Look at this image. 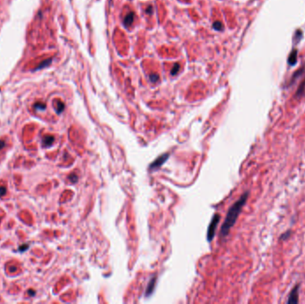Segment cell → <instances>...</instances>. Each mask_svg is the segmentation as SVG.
<instances>
[{"mask_svg": "<svg viewBox=\"0 0 305 304\" xmlns=\"http://www.w3.org/2000/svg\"><path fill=\"white\" fill-rule=\"evenodd\" d=\"M6 188L5 187H0V197H2L3 195H6Z\"/></svg>", "mask_w": 305, "mask_h": 304, "instance_id": "ac0fdd59", "label": "cell"}, {"mask_svg": "<svg viewBox=\"0 0 305 304\" xmlns=\"http://www.w3.org/2000/svg\"><path fill=\"white\" fill-rule=\"evenodd\" d=\"M63 109H64V104H63V103H62V102H60V101L57 102L56 112H57L58 113H61V112H62L63 111Z\"/></svg>", "mask_w": 305, "mask_h": 304, "instance_id": "7c38bea8", "label": "cell"}, {"mask_svg": "<svg viewBox=\"0 0 305 304\" xmlns=\"http://www.w3.org/2000/svg\"><path fill=\"white\" fill-rule=\"evenodd\" d=\"M54 140H55L54 137H52V136H47L43 139V145L45 146H51L54 143Z\"/></svg>", "mask_w": 305, "mask_h": 304, "instance_id": "30bf717a", "label": "cell"}, {"mask_svg": "<svg viewBox=\"0 0 305 304\" xmlns=\"http://www.w3.org/2000/svg\"><path fill=\"white\" fill-rule=\"evenodd\" d=\"M299 287H300V285H295V286L293 288V290L291 291V293H290L289 294V297H288V300H287V303L289 304L298 303V302H299V295H298Z\"/></svg>", "mask_w": 305, "mask_h": 304, "instance_id": "3957f363", "label": "cell"}, {"mask_svg": "<svg viewBox=\"0 0 305 304\" xmlns=\"http://www.w3.org/2000/svg\"><path fill=\"white\" fill-rule=\"evenodd\" d=\"M290 235H291V231L288 230V231H286V233H284V234H282L281 236H280V239L281 240H286L287 238H289Z\"/></svg>", "mask_w": 305, "mask_h": 304, "instance_id": "2e32d148", "label": "cell"}, {"mask_svg": "<svg viewBox=\"0 0 305 304\" xmlns=\"http://www.w3.org/2000/svg\"><path fill=\"white\" fill-rule=\"evenodd\" d=\"M168 158H169V154H164L161 155L160 157H158L156 160L150 165V169H157V168H159L160 166H162L163 164L164 163Z\"/></svg>", "mask_w": 305, "mask_h": 304, "instance_id": "277c9868", "label": "cell"}, {"mask_svg": "<svg viewBox=\"0 0 305 304\" xmlns=\"http://www.w3.org/2000/svg\"><path fill=\"white\" fill-rule=\"evenodd\" d=\"M180 64H179V63H176V64H174V66L172 67V70H171V72H172V75H175V74H177V73H178V71L180 70Z\"/></svg>", "mask_w": 305, "mask_h": 304, "instance_id": "4fadbf2b", "label": "cell"}, {"mask_svg": "<svg viewBox=\"0 0 305 304\" xmlns=\"http://www.w3.org/2000/svg\"><path fill=\"white\" fill-rule=\"evenodd\" d=\"M5 146V142L4 141H0V150Z\"/></svg>", "mask_w": 305, "mask_h": 304, "instance_id": "ffe728a7", "label": "cell"}, {"mask_svg": "<svg viewBox=\"0 0 305 304\" xmlns=\"http://www.w3.org/2000/svg\"><path fill=\"white\" fill-rule=\"evenodd\" d=\"M155 285H156V277H154L150 280V282L148 283V285H147V287L146 289V296L147 297L150 296V295L154 293L155 287Z\"/></svg>", "mask_w": 305, "mask_h": 304, "instance_id": "5b68a950", "label": "cell"}, {"mask_svg": "<svg viewBox=\"0 0 305 304\" xmlns=\"http://www.w3.org/2000/svg\"><path fill=\"white\" fill-rule=\"evenodd\" d=\"M150 78L153 82H156L158 78H159V76L157 74H153V75H150Z\"/></svg>", "mask_w": 305, "mask_h": 304, "instance_id": "e0dca14e", "label": "cell"}, {"mask_svg": "<svg viewBox=\"0 0 305 304\" xmlns=\"http://www.w3.org/2000/svg\"><path fill=\"white\" fill-rule=\"evenodd\" d=\"M219 219H220V216L219 214H215L213 216L212 219H211V223H210L209 227H208V231H207V240L209 242H211V240L213 239L214 235H215L216 228H217V226L219 224Z\"/></svg>", "mask_w": 305, "mask_h": 304, "instance_id": "7a4b0ae2", "label": "cell"}, {"mask_svg": "<svg viewBox=\"0 0 305 304\" xmlns=\"http://www.w3.org/2000/svg\"><path fill=\"white\" fill-rule=\"evenodd\" d=\"M70 179L71 180V182H72V183H75V182L77 181V179H77V177H76L75 175H71V177H70Z\"/></svg>", "mask_w": 305, "mask_h": 304, "instance_id": "d6986e66", "label": "cell"}, {"mask_svg": "<svg viewBox=\"0 0 305 304\" xmlns=\"http://www.w3.org/2000/svg\"><path fill=\"white\" fill-rule=\"evenodd\" d=\"M134 17H135V14L134 13H129V14H128L126 15L125 19H124V22H123V23H124L126 27H129V26H130L131 24L133 23Z\"/></svg>", "mask_w": 305, "mask_h": 304, "instance_id": "ba28073f", "label": "cell"}, {"mask_svg": "<svg viewBox=\"0 0 305 304\" xmlns=\"http://www.w3.org/2000/svg\"><path fill=\"white\" fill-rule=\"evenodd\" d=\"M34 108L36 110H45L46 109V105L42 103H37L34 104Z\"/></svg>", "mask_w": 305, "mask_h": 304, "instance_id": "9a60e30c", "label": "cell"}, {"mask_svg": "<svg viewBox=\"0 0 305 304\" xmlns=\"http://www.w3.org/2000/svg\"><path fill=\"white\" fill-rule=\"evenodd\" d=\"M248 195H249L248 192H245L244 194H243L241 195V197L239 198V200H237L232 205V207L229 209V211H227L225 221H224L223 225L221 226V229H220L221 236H226L229 233V230L231 229L232 226H234V224H235L236 219L238 218L240 212L242 211L243 207L244 206V204L246 203V201L248 199Z\"/></svg>", "mask_w": 305, "mask_h": 304, "instance_id": "6da1fadb", "label": "cell"}, {"mask_svg": "<svg viewBox=\"0 0 305 304\" xmlns=\"http://www.w3.org/2000/svg\"><path fill=\"white\" fill-rule=\"evenodd\" d=\"M297 55L298 52L296 49H294L291 52L289 57H288V63L290 65H294L296 63V62H297Z\"/></svg>", "mask_w": 305, "mask_h": 304, "instance_id": "52a82bcc", "label": "cell"}, {"mask_svg": "<svg viewBox=\"0 0 305 304\" xmlns=\"http://www.w3.org/2000/svg\"><path fill=\"white\" fill-rule=\"evenodd\" d=\"M51 62H52V59L50 58V59H47V60H45V61H43V62H41V63H39V65L35 69V70H39V69H42V68H45V67H47V66H48L50 63H51Z\"/></svg>", "mask_w": 305, "mask_h": 304, "instance_id": "8fae6325", "label": "cell"}, {"mask_svg": "<svg viewBox=\"0 0 305 304\" xmlns=\"http://www.w3.org/2000/svg\"><path fill=\"white\" fill-rule=\"evenodd\" d=\"M304 70H305V66H303V67H302V68H301L300 70H296V71H295V73L294 74V76H293V77L291 78V80H290V84H293V83H294V81H295V80L297 79L298 77H300V76H301V75L303 74V72Z\"/></svg>", "mask_w": 305, "mask_h": 304, "instance_id": "9c48e42d", "label": "cell"}, {"mask_svg": "<svg viewBox=\"0 0 305 304\" xmlns=\"http://www.w3.org/2000/svg\"><path fill=\"white\" fill-rule=\"evenodd\" d=\"M305 95V78L302 81V83L299 85V87L297 88L296 92H295V97L297 99L302 98Z\"/></svg>", "mask_w": 305, "mask_h": 304, "instance_id": "8992f818", "label": "cell"}, {"mask_svg": "<svg viewBox=\"0 0 305 304\" xmlns=\"http://www.w3.org/2000/svg\"><path fill=\"white\" fill-rule=\"evenodd\" d=\"M213 28L215 30H217V31H221L223 29V25H222V23L220 22H215L213 23Z\"/></svg>", "mask_w": 305, "mask_h": 304, "instance_id": "5bb4252c", "label": "cell"}]
</instances>
